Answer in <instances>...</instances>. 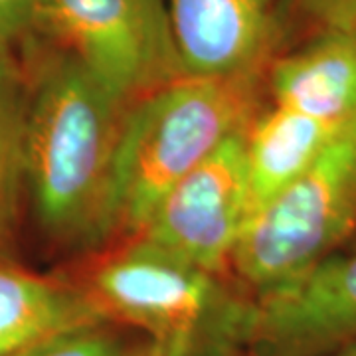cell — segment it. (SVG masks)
Instances as JSON below:
<instances>
[{"mask_svg":"<svg viewBox=\"0 0 356 356\" xmlns=\"http://www.w3.org/2000/svg\"><path fill=\"white\" fill-rule=\"evenodd\" d=\"M127 107L72 54L58 48L44 60L24 109L22 175L40 226L54 240H99Z\"/></svg>","mask_w":356,"mask_h":356,"instance_id":"1","label":"cell"},{"mask_svg":"<svg viewBox=\"0 0 356 356\" xmlns=\"http://www.w3.org/2000/svg\"><path fill=\"white\" fill-rule=\"evenodd\" d=\"M38 0H0V51L34 30Z\"/></svg>","mask_w":356,"mask_h":356,"instance_id":"15","label":"cell"},{"mask_svg":"<svg viewBox=\"0 0 356 356\" xmlns=\"http://www.w3.org/2000/svg\"><path fill=\"white\" fill-rule=\"evenodd\" d=\"M341 129L343 125H329L280 105L257 111L243 135L248 218L305 172Z\"/></svg>","mask_w":356,"mask_h":356,"instance_id":"10","label":"cell"},{"mask_svg":"<svg viewBox=\"0 0 356 356\" xmlns=\"http://www.w3.org/2000/svg\"><path fill=\"white\" fill-rule=\"evenodd\" d=\"M88 291L107 321L188 356L210 341L242 343L248 303L228 295L216 273L140 238L95 269Z\"/></svg>","mask_w":356,"mask_h":356,"instance_id":"4","label":"cell"},{"mask_svg":"<svg viewBox=\"0 0 356 356\" xmlns=\"http://www.w3.org/2000/svg\"><path fill=\"white\" fill-rule=\"evenodd\" d=\"M243 135L226 140L166 192L137 238L220 275L250 214Z\"/></svg>","mask_w":356,"mask_h":356,"instance_id":"6","label":"cell"},{"mask_svg":"<svg viewBox=\"0 0 356 356\" xmlns=\"http://www.w3.org/2000/svg\"><path fill=\"white\" fill-rule=\"evenodd\" d=\"M261 76H182L125 111L103 204L99 242L137 238L177 182L202 165L259 111Z\"/></svg>","mask_w":356,"mask_h":356,"instance_id":"2","label":"cell"},{"mask_svg":"<svg viewBox=\"0 0 356 356\" xmlns=\"http://www.w3.org/2000/svg\"><path fill=\"white\" fill-rule=\"evenodd\" d=\"M325 356H356V341L355 343L344 344V346H341V348H337V350H332V353Z\"/></svg>","mask_w":356,"mask_h":356,"instance_id":"17","label":"cell"},{"mask_svg":"<svg viewBox=\"0 0 356 356\" xmlns=\"http://www.w3.org/2000/svg\"><path fill=\"white\" fill-rule=\"evenodd\" d=\"M0 51V229L13 206L16 180L22 172V123L24 109L18 102L16 83Z\"/></svg>","mask_w":356,"mask_h":356,"instance_id":"13","label":"cell"},{"mask_svg":"<svg viewBox=\"0 0 356 356\" xmlns=\"http://www.w3.org/2000/svg\"><path fill=\"white\" fill-rule=\"evenodd\" d=\"M182 74L264 76L280 36V0H166Z\"/></svg>","mask_w":356,"mask_h":356,"instance_id":"8","label":"cell"},{"mask_svg":"<svg viewBox=\"0 0 356 356\" xmlns=\"http://www.w3.org/2000/svg\"><path fill=\"white\" fill-rule=\"evenodd\" d=\"M356 341V250L248 303L242 343L255 356H325Z\"/></svg>","mask_w":356,"mask_h":356,"instance_id":"7","label":"cell"},{"mask_svg":"<svg viewBox=\"0 0 356 356\" xmlns=\"http://www.w3.org/2000/svg\"><path fill=\"white\" fill-rule=\"evenodd\" d=\"M356 226V117L289 186L248 218L232 266L255 299L303 277Z\"/></svg>","mask_w":356,"mask_h":356,"instance_id":"3","label":"cell"},{"mask_svg":"<svg viewBox=\"0 0 356 356\" xmlns=\"http://www.w3.org/2000/svg\"><path fill=\"white\" fill-rule=\"evenodd\" d=\"M44 30L131 105L182 77L166 0H38Z\"/></svg>","mask_w":356,"mask_h":356,"instance_id":"5","label":"cell"},{"mask_svg":"<svg viewBox=\"0 0 356 356\" xmlns=\"http://www.w3.org/2000/svg\"><path fill=\"white\" fill-rule=\"evenodd\" d=\"M273 105L329 125L356 117V30H318L299 50L267 65Z\"/></svg>","mask_w":356,"mask_h":356,"instance_id":"9","label":"cell"},{"mask_svg":"<svg viewBox=\"0 0 356 356\" xmlns=\"http://www.w3.org/2000/svg\"><path fill=\"white\" fill-rule=\"evenodd\" d=\"M107 321L88 287L0 264V356H14L44 337Z\"/></svg>","mask_w":356,"mask_h":356,"instance_id":"11","label":"cell"},{"mask_svg":"<svg viewBox=\"0 0 356 356\" xmlns=\"http://www.w3.org/2000/svg\"><path fill=\"white\" fill-rule=\"evenodd\" d=\"M143 343H131L113 321H93L44 337L14 356H135Z\"/></svg>","mask_w":356,"mask_h":356,"instance_id":"12","label":"cell"},{"mask_svg":"<svg viewBox=\"0 0 356 356\" xmlns=\"http://www.w3.org/2000/svg\"><path fill=\"white\" fill-rule=\"evenodd\" d=\"M135 356H188L182 350H177V348H170V346H165L161 343H154L151 339H147L145 343L140 344V348L135 353Z\"/></svg>","mask_w":356,"mask_h":356,"instance_id":"16","label":"cell"},{"mask_svg":"<svg viewBox=\"0 0 356 356\" xmlns=\"http://www.w3.org/2000/svg\"><path fill=\"white\" fill-rule=\"evenodd\" d=\"M318 30H356V0H293Z\"/></svg>","mask_w":356,"mask_h":356,"instance_id":"14","label":"cell"}]
</instances>
